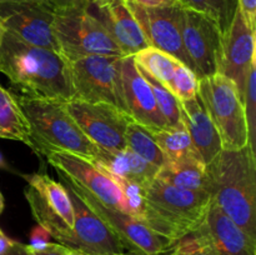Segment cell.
<instances>
[{
  "mask_svg": "<svg viewBox=\"0 0 256 255\" xmlns=\"http://www.w3.org/2000/svg\"><path fill=\"white\" fill-rule=\"evenodd\" d=\"M24 179L26 180L29 186L34 188L39 192L50 210L58 215L70 229H72L74 210H72L70 195L64 184L55 182L46 174H39V172L24 175Z\"/></svg>",
  "mask_w": 256,
  "mask_h": 255,
  "instance_id": "7402d4cb",
  "label": "cell"
},
{
  "mask_svg": "<svg viewBox=\"0 0 256 255\" xmlns=\"http://www.w3.org/2000/svg\"><path fill=\"white\" fill-rule=\"evenodd\" d=\"M130 2L146 8H168L179 4V0H130Z\"/></svg>",
  "mask_w": 256,
  "mask_h": 255,
  "instance_id": "8d00e7d4",
  "label": "cell"
},
{
  "mask_svg": "<svg viewBox=\"0 0 256 255\" xmlns=\"http://www.w3.org/2000/svg\"><path fill=\"white\" fill-rule=\"evenodd\" d=\"M125 142H126V148H129L132 152L159 169L164 166L166 162V159L160 150L159 145L152 138V132L142 125L138 124L136 122L132 120L128 125Z\"/></svg>",
  "mask_w": 256,
  "mask_h": 255,
  "instance_id": "4316f807",
  "label": "cell"
},
{
  "mask_svg": "<svg viewBox=\"0 0 256 255\" xmlns=\"http://www.w3.org/2000/svg\"><path fill=\"white\" fill-rule=\"evenodd\" d=\"M114 255H140V254H138V252H122V254H114Z\"/></svg>",
  "mask_w": 256,
  "mask_h": 255,
  "instance_id": "f6af8a7d",
  "label": "cell"
},
{
  "mask_svg": "<svg viewBox=\"0 0 256 255\" xmlns=\"http://www.w3.org/2000/svg\"><path fill=\"white\" fill-rule=\"evenodd\" d=\"M65 188L69 192L74 210V225L68 248L82 250L90 255H114L129 252L106 224L72 189Z\"/></svg>",
  "mask_w": 256,
  "mask_h": 255,
  "instance_id": "9a60e30c",
  "label": "cell"
},
{
  "mask_svg": "<svg viewBox=\"0 0 256 255\" xmlns=\"http://www.w3.org/2000/svg\"><path fill=\"white\" fill-rule=\"evenodd\" d=\"M182 122L189 132L202 162L208 165L222 150L219 132L205 109L199 94L189 100H180Z\"/></svg>",
  "mask_w": 256,
  "mask_h": 255,
  "instance_id": "d6986e66",
  "label": "cell"
},
{
  "mask_svg": "<svg viewBox=\"0 0 256 255\" xmlns=\"http://www.w3.org/2000/svg\"><path fill=\"white\" fill-rule=\"evenodd\" d=\"M120 75L122 100L128 116L152 132L169 128L166 120L159 112L149 82L142 75L132 55L122 59Z\"/></svg>",
  "mask_w": 256,
  "mask_h": 255,
  "instance_id": "2e32d148",
  "label": "cell"
},
{
  "mask_svg": "<svg viewBox=\"0 0 256 255\" xmlns=\"http://www.w3.org/2000/svg\"><path fill=\"white\" fill-rule=\"evenodd\" d=\"M244 109L249 132V145L255 152L256 142V62L250 68L244 95Z\"/></svg>",
  "mask_w": 256,
  "mask_h": 255,
  "instance_id": "4dcf8cb0",
  "label": "cell"
},
{
  "mask_svg": "<svg viewBox=\"0 0 256 255\" xmlns=\"http://www.w3.org/2000/svg\"><path fill=\"white\" fill-rule=\"evenodd\" d=\"M184 9L200 12L215 22L224 36L239 12V0H179Z\"/></svg>",
  "mask_w": 256,
  "mask_h": 255,
  "instance_id": "484cf974",
  "label": "cell"
},
{
  "mask_svg": "<svg viewBox=\"0 0 256 255\" xmlns=\"http://www.w3.org/2000/svg\"><path fill=\"white\" fill-rule=\"evenodd\" d=\"M139 70L140 72H142V76L145 78V80L149 82L152 94H154L155 102H156L158 108H159V112H162L164 119L166 120L168 126L175 128L182 125V110H180L179 98H178L174 92H170L166 86H164L162 82H158L155 78H152V75L148 74L146 72H144V70L140 69V68Z\"/></svg>",
  "mask_w": 256,
  "mask_h": 255,
  "instance_id": "83f0119b",
  "label": "cell"
},
{
  "mask_svg": "<svg viewBox=\"0 0 256 255\" xmlns=\"http://www.w3.org/2000/svg\"><path fill=\"white\" fill-rule=\"evenodd\" d=\"M54 10L89 9L94 0H45Z\"/></svg>",
  "mask_w": 256,
  "mask_h": 255,
  "instance_id": "836d02e7",
  "label": "cell"
},
{
  "mask_svg": "<svg viewBox=\"0 0 256 255\" xmlns=\"http://www.w3.org/2000/svg\"><path fill=\"white\" fill-rule=\"evenodd\" d=\"M64 255H90L88 252H82V250H78V249H68Z\"/></svg>",
  "mask_w": 256,
  "mask_h": 255,
  "instance_id": "ab89813d",
  "label": "cell"
},
{
  "mask_svg": "<svg viewBox=\"0 0 256 255\" xmlns=\"http://www.w3.org/2000/svg\"><path fill=\"white\" fill-rule=\"evenodd\" d=\"M122 58L92 55L68 60L74 99L88 102H106L125 112L120 75Z\"/></svg>",
  "mask_w": 256,
  "mask_h": 255,
  "instance_id": "52a82bcc",
  "label": "cell"
},
{
  "mask_svg": "<svg viewBox=\"0 0 256 255\" xmlns=\"http://www.w3.org/2000/svg\"><path fill=\"white\" fill-rule=\"evenodd\" d=\"M62 182L65 186L72 189L79 196V199L106 224V226L116 235L118 239L125 245L129 252H138L140 255H158L166 252L172 245L169 240L152 232L136 218L120 210L105 206L95 198L75 189L68 182Z\"/></svg>",
  "mask_w": 256,
  "mask_h": 255,
  "instance_id": "30bf717a",
  "label": "cell"
},
{
  "mask_svg": "<svg viewBox=\"0 0 256 255\" xmlns=\"http://www.w3.org/2000/svg\"><path fill=\"white\" fill-rule=\"evenodd\" d=\"M0 22L8 32L22 42L58 52L52 32L54 9L46 2H12L0 4Z\"/></svg>",
  "mask_w": 256,
  "mask_h": 255,
  "instance_id": "7c38bea8",
  "label": "cell"
},
{
  "mask_svg": "<svg viewBox=\"0 0 256 255\" xmlns=\"http://www.w3.org/2000/svg\"><path fill=\"white\" fill-rule=\"evenodd\" d=\"M130 10L139 22L149 46L156 48L172 55L188 68L189 60L182 40V6L180 4L168 8H146L128 0Z\"/></svg>",
  "mask_w": 256,
  "mask_h": 255,
  "instance_id": "4fadbf2b",
  "label": "cell"
},
{
  "mask_svg": "<svg viewBox=\"0 0 256 255\" xmlns=\"http://www.w3.org/2000/svg\"><path fill=\"white\" fill-rule=\"evenodd\" d=\"M212 200L256 240V158L250 145L222 149L206 165Z\"/></svg>",
  "mask_w": 256,
  "mask_h": 255,
  "instance_id": "7a4b0ae2",
  "label": "cell"
},
{
  "mask_svg": "<svg viewBox=\"0 0 256 255\" xmlns=\"http://www.w3.org/2000/svg\"><path fill=\"white\" fill-rule=\"evenodd\" d=\"M156 179L180 189L210 192L206 165L202 160L165 162L158 172Z\"/></svg>",
  "mask_w": 256,
  "mask_h": 255,
  "instance_id": "44dd1931",
  "label": "cell"
},
{
  "mask_svg": "<svg viewBox=\"0 0 256 255\" xmlns=\"http://www.w3.org/2000/svg\"><path fill=\"white\" fill-rule=\"evenodd\" d=\"M255 59V29L238 12L232 26L222 36L218 72L229 78L239 90L242 100L250 68Z\"/></svg>",
  "mask_w": 256,
  "mask_h": 255,
  "instance_id": "5bb4252c",
  "label": "cell"
},
{
  "mask_svg": "<svg viewBox=\"0 0 256 255\" xmlns=\"http://www.w3.org/2000/svg\"><path fill=\"white\" fill-rule=\"evenodd\" d=\"M16 100L29 124L35 152L42 155L50 152H69L96 162L100 149L82 132L64 102L19 95Z\"/></svg>",
  "mask_w": 256,
  "mask_h": 255,
  "instance_id": "277c9868",
  "label": "cell"
},
{
  "mask_svg": "<svg viewBox=\"0 0 256 255\" xmlns=\"http://www.w3.org/2000/svg\"><path fill=\"white\" fill-rule=\"evenodd\" d=\"M2 164V154H0V165Z\"/></svg>",
  "mask_w": 256,
  "mask_h": 255,
  "instance_id": "bcb514c9",
  "label": "cell"
},
{
  "mask_svg": "<svg viewBox=\"0 0 256 255\" xmlns=\"http://www.w3.org/2000/svg\"><path fill=\"white\" fill-rule=\"evenodd\" d=\"M182 40L190 69L199 79L216 74L222 35L214 22L182 8Z\"/></svg>",
  "mask_w": 256,
  "mask_h": 255,
  "instance_id": "8fae6325",
  "label": "cell"
},
{
  "mask_svg": "<svg viewBox=\"0 0 256 255\" xmlns=\"http://www.w3.org/2000/svg\"><path fill=\"white\" fill-rule=\"evenodd\" d=\"M52 32L66 60L92 55L125 56L109 32L88 9L54 10Z\"/></svg>",
  "mask_w": 256,
  "mask_h": 255,
  "instance_id": "8992f818",
  "label": "cell"
},
{
  "mask_svg": "<svg viewBox=\"0 0 256 255\" xmlns=\"http://www.w3.org/2000/svg\"><path fill=\"white\" fill-rule=\"evenodd\" d=\"M210 204V192L180 189L155 178L145 188L142 222L174 244L199 229Z\"/></svg>",
  "mask_w": 256,
  "mask_h": 255,
  "instance_id": "3957f363",
  "label": "cell"
},
{
  "mask_svg": "<svg viewBox=\"0 0 256 255\" xmlns=\"http://www.w3.org/2000/svg\"><path fill=\"white\" fill-rule=\"evenodd\" d=\"M50 242H52V235L49 234V232L42 225H35L30 232V242L28 244V246L30 249L40 250L46 248Z\"/></svg>",
  "mask_w": 256,
  "mask_h": 255,
  "instance_id": "d6a6232c",
  "label": "cell"
},
{
  "mask_svg": "<svg viewBox=\"0 0 256 255\" xmlns=\"http://www.w3.org/2000/svg\"><path fill=\"white\" fill-rule=\"evenodd\" d=\"M95 164L104 168L106 172L115 176L138 182L146 188L156 178L159 168L150 164L134 152L125 148L115 152L100 150L99 158Z\"/></svg>",
  "mask_w": 256,
  "mask_h": 255,
  "instance_id": "ffe728a7",
  "label": "cell"
},
{
  "mask_svg": "<svg viewBox=\"0 0 256 255\" xmlns=\"http://www.w3.org/2000/svg\"><path fill=\"white\" fill-rule=\"evenodd\" d=\"M26 249H28V252H29V255H64L69 248L59 244V242H50V244L48 245L46 248H44V249L34 250V249H30L28 245H26Z\"/></svg>",
  "mask_w": 256,
  "mask_h": 255,
  "instance_id": "d590c367",
  "label": "cell"
},
{
  "mask_svg": "<svg viewBox=\"0 0 256 255\" xmlns=\"http://www.w3.org/2000/svg\"><path fill=\"white\" fill-rule=\"evenodd\" d=\"M172 248L175 255H214L200 228L175 242Z\"/></svg>",
  "mask_w": 256,
  "mask_h": 255,
  "instance_id": "1f68e13d",
  "label": "cell"
},
{
  "mask_svg": "<svg viewBox=\"0 0 256 255\" xmlns=\"http://www.w3.org/2000/svg\"><path fill=\"white\" fill-rule=\"evenodd\" d=\"M46 2L45 0H0V4H5V2ZM48 4V2H46ZM49 5V4H48Z\"/></svg>",
  "mask_w": 256,
  "mask_h": 255,
  "instance_id": "b9f144b4",
  "label": "cell"
},
{
  "mask_svg": "<svg viewBox=\"0 0 256 255\" xmlns=\"http://www.w3.org/2000/svg\"><path fill=\"white\" fill-rule=\"evenodd\" d=\"M199 94L209 112L225 150H239L249 145L244 100L236 85L224 75L199 79Z\"/></svg>",
  "mask_w": 256,
  "mask_h": 255,
  "instance_id": "5b68a950",
  "label": "cell"
},
{
  "mask_svg": "<svg viewBox=\"0 0 256 255\" xmlns=\"http://www.w3.org/2000/svg\"><path fill=\"white\" fill-rule=\"evenodd\" d=\"M200 230L209 242L214 255H256V240L238 226L212 200Z\"/></svg>",
  "mask_w": 256,
  "mask_h": 255,
  "instance_id": "ac0fdd59",
  "label": "cell"
},
{
  "mask_svg": "<svg viewBox=\"0 0 256 255\" xmlns=\"http://www.w3.org/2000/svg\"><path fill=\"white\" fill-rule=\"evenodd\" d=\"M132 58H134L135 64L140 69L146 72L169 89L170 82L180 64L179 60L152 46L140 50L136 54L132 55Z\"/></svg>",
  "mask_w": 256,
  "mask_h": 255,
  "instance_id": "d4e9b609",
  "label": "cell"
},
{
  "mask_svg": "<svg viewBox=\"0 0 256 255\" xmlns=\"http://www.w3.org/2000/svg\"><path fill=\"white\" fill-rule=\"evenodd\" d=\"M169 90L174 92L179 100L192 99L199 92V78L190 68L180 62L170 82Z\"/></svg>",
  "mask_w": 256,
  "mask_h": 255,
  "instance_id": "f546056e",
  "label": "cell"
},
{
  "mask_svg": "<svg viewBox=\"0 0 256 255\" xmlns=\"http://www.w3.org/2000/svg\"><path fill=\"white\" fill-rule=\"evenodd\" d=\"M5 255H29L26 249V245L22 244L19 242H15V244L12 245V249L6 252Z\"/></svg>",
  "mask_w": 256,
  "mask_h": 255,
  "instance_id": "f35d334b",
  "label": "cell"
},
{
  "mask_svg": "<svg viewBox=\"0 0 256 255\" xmlns=\"http://www.w3.org/2000/svg\"><path fill=\"white\" fill-rule=\"evenodd\" d=\"M5 34H6V29H5V26L2 24V22H0V46H2Z\"/></svg>",
  "mask_w": 256,
  "mask_h": 255,
  "instance_id": "60d3db41",
  "label": "cell"
},
{
  "mask_svg": "<svg viewBox=\"0 0 256 255\" xmlns=\"http://www.w3.org/2000/svg\"><path fill=\"white\" fill-rule=\"evenodd\" d=\"M170 246L169 249L166 250V252H160V254H158V255H175V252H174V250H172V248Z\"/></svg>",
  "mask_w": 256,
  "mask_h": 255,
  "instance_id": "7bdbcfd3",
  "label": "cell"
},
{
  "mask_svg": "<svg viewBox=\"0 0 256 255\" xmlns=\"http://www.w3.org/2000/svg\"><path fill=\"white\" fill-rule=\"evenodd\" d=\"M64 105L82 132L100 150L115 152L126 148L125 132L132 119L124 112L106 102L79 99H72Z\"/></svg>",
  "mask_w": 256,
  "mask_h": 255,
  "instance_id": "9c48e42d",
  "label": "cell"
},
{
  "mask_svg": "<svg viewBox=\"0 0 256 255\" xmlns=\"http://www.w3.org/2000/svg\"><path fill=\"white\" fill-rule=\"evenodd\" d=\"M0 138L22 142L34 150L30 128L19 106L16 95L0 85Z\"/></svg>",
  "mask_w": 256,
  "mask_h": 255,
  "instance_id": "603a6c76",
  "label": "cell"
},
{
  "mask_svg": "<svg viewBox=\"0 0 256 255\" xmlns=\"http://www.w3.org/2000/svg\"><path fill=\"white\" fill-rule=\"evenodd\" d=\"M239 10L250 26H256V0H239Z\"/></svg>",
  "mask_w": 256,
  "mask_h": 255,
  "instance_id": "e575fe53",
  "label": "cell"
},
{
  "mask_svg": "<svg viewBox=\"0 0 256 255\" xmlns=\"http://www.w3.org/2000/svg\"><path fill=\"white\" fill-rule=\"evenodd\" d=\"M45 156L49 164L59 172L62 182L95 198L105 206L125 212L122 190L104 168L69 152H50Z\"/></svg>",
  "mask_w": 256,
  "mask_h": 255,
  "instance_id": "ba28073f",
  "label": "cell"
},
{
  "mask_svg": "<svg viewBox=\"0 0 256 255\" xmlns=\"http://www.w3.org/2000/svg\"><path fill=\"white\" fill-rule=\"evenodd\" d=\"M0 72L19 96L62 102L74 99L68 60L55 50L26 44L8 32L0 46Z\"/></svg>",
  "mask_w": 256,
  "mask_h": 255,
  "instance_id": "6da1fadb",
  "label": "cell"
},
{
  "mask_svg": "<svg viewBox=\"0 0 256 255\" xmlns=\"http://www.w3.org/2000/svg\"><path fill=\"white\" fill-rule=\"evenodd\" d=\"M112 179L116 182L119 185L120 190L124 196V204H125V212L132 216L136 218L138 220L142 222V212H144V192L145 188L142 185L138 184V182H130V180L122 179V178L115 176V175L110 174Z\"/></svg>",
  "mask_w": 256,
  "mask_h": 255,
  "instance_id": "f1b7e54d",
  "label": "cell"
},
{
  "mask_svg": "<svg viewBox=\"0 0 256 255\" xmlns=\"http://www.w3.org/2000/svg\"><path fill=\"white\" fill-rule=\"evenodd\" d=\"M152 135L164 154L166 162L202 160L184 124L175 128L154 130L152 132Z\"/></svg>",
  "mask_w": 256,
  "mask_h": 255,
  "instance_id": "cb8c5ba5",
  "label": "cell"
},
{
  "mask_svg": "<svg viewBox=\"0 0 256 255\" xmlns=\"http://www.w3.org/2000/svg\"><path fill=\"white\" fill-rule=\"evenodd\" d=\"M15 244V240L10 239L2 229H0V255H5L10 249L12 248V245Z\"/></svg>",
  "mask_w": 256,
  "mask_h": 255,
  "instance_id": "74e56055",
  "label": "cell"
},
{
  "mask_svg": "<svg viewBox=\"0 0 256 255\" xmlns=\"http://www.w3.org/2000/svg\"><path fill=\"white\" fill-rule=\"evenodd\" d=\"M88 10L109 32L125 56L149 46L128 0H94Z\"/></svg>",
  "mask_w": 256,
  "mask_h": 255,
  "instance_id": "e0dca14e",
  "label": "cell"
},
{
  "mask_svg": "<svg viewBox=\"0 0 256 255\" xmlns=\"http://www.w3.org/2000/svg\"><path fill=\"white\" fill-rule=\"evenodd\" d=\"M2 210H4V196H2V192H0V214L2 212Z\"/></svg>",
  "mask_w": 256,
  "mask_h": 255,
  "instance_id": "ee69618b",
  "label": "cell"
}]
</instances>
